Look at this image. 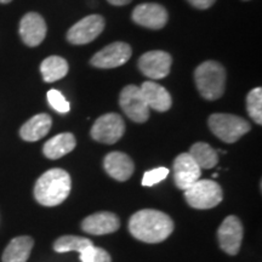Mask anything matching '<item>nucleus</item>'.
Instances as JSON below:
<instances>
[{"mask_svg": "<svg viewBox=\"0 0 262 262\" xmlns=\"http://www.w3.org/2000/svg\"><path fill=\"white\" fill-rule=\"evenodd\" d=\"M247 111L255 123L262 124V89L255 88L247 96Z\"/></svg>", "mask_w": 262, "mask_h": 262, "instance_id": "24", "label": "nucleus"}, {"mask_svg": "<svg viewBox=\"0 0 262 262\" xmlns=\"http://www.w3.org/2000/svg\"><path fill=\"white\" fill-rule=\"evenodd\" d=\"M125 133V123L117 113H107L97 118L91 127V136L95 141L113 145L122 139Z\"/></svg>", "mask_w": 262, "mask_h": 262, "instance_id": "6", "label": "nucleus"}, {"mask_svg": "<svg viewBox=\"0 0 262 262\" xmlns=\"http://www.w3.org/2000/svg\"><path fill=\"white\" fill-rule=\"evenodd\" d=\"M140 91L148 108L158 111V112H166L171 107V96L169 91L162 85L153 83V81H145L141 85Z\"/></svg>", "mask_w": 262, "mask_h": 262, "instance_id": "17", "label": "nucleus"}, {"mask_svg": "<svg viewBox=\"0 0 262 262\" xmlns=\"http://www.w3.org/2000/svg\"><path fill=\"white\" fill-rule=\"evenodd\" d=\"M131 54H133V50L129 44L123 41H116L95 54L90 63L94 67L103 68V70L117 68L126 63L130 60Z\"/></svg>", "mask_w": 262, "mask_h": 262, "instance_id": "9", "label": "nucleus"}, {"mask_svg": "<svg viewBox=\"0 0 262 262\" xmlns=\"http://www.w3.org/2000/svg\"><path fill=\"white\" fill-rule=\"evenodd\" d=\"M187 2L196 9L205 10V9H209L210 6L214 5V3L216 2V0H187Z\"/></svg>", "mask_w": 262, "mask_h": 262, "instance_id": "28", "label": "nucleus"}, {"mask_svg": "<svg viewBox=\"0 0 262 262\" xmlns=\"http://www.w3.org/2000/svg\"><path fill=\"white\" fill-rule=\"evenodd\" d=\"M72 180L63 169H51L44 172L34 186V198L44 206H56L70 195Z\"/></svg>", "mask_w": 262, "mask_h": 262, "instance_id": "2", "label": "nucleus"}, {"mask_svg": "<svg viewBox=\"0 0 262 262\" xmlns=\"http://www.w3.org/2000/svg\"><path fill=\"white\" fill-rule=\"evenodd\" d=\"M209 127L215 136L226 143H234L250 131V124L234 114L214 113L209 118Z\"/></svg>", "mask_w": 262, "mask_h": 262, "instance_id": "4", "label": "nucleus"}, {"mask_svg": "<svg viewBox=\"0 0 262 262\" xmlns=\"http://www.w3.org/2000/svg\"><path fill=\"white\" fill-rule=\"evenodd\" d=\"M188 155L192 157L201 169H211L219 162L217 152L205 142L194 143L189 149Z\"/></svg>", "mask_w": 262, "mask_h": 262, "instance_id": "22", "label": "nucleus"}, {"mask_svg": "<svg viewBox=\"0 0 262 262\" xmlns=\"http://www.w3.org/2000/svg\"><path fill=\"white\" fill-rule=\"evenodd\" d=\"M129 231L139 241L156 244L169 238L173 231V222L165 212L145 209L131 216Z\"/></svg>", "mask_w": 262, "mask_h": 262, "instance_id": "1", "label": "nucleus"}, {"mask_svg": "<svg viewBox=\"0 0 262 262\" xmlns=\"http://www.w3.org/2000/svg\"><path fill=\"white\" fill-rule=\"evenodd\" d=\"M186 202L194 209H211L222 202L224 194L219 183L211 180H198L185 191Z\"/></svg>", "mask_w": 262, "mask_h": 262, "instance_id": "5", "label": "nucleus"}, {"mask_svg": "<svg viewBox=\"0 0 262 262\" xmlns=\"http://www.w3.org/2000/svg\"><path fill=\"white\" fill-rule=\"evenodd\" d=\"M172 58L170 54L162 50H153L143 54L139 60V68L150 79H163L168 77Z\"/></svg>", "mask_w": 262, "mask_h": 262, "instance_id": "11", "label": "nucleus"}, {"mask_svg": "<svg viewBox=\"0 0 262 262\" xmlns=\"http://www.w3.org/2000/svg\"><path fill=\"white\" fill-rule=\"evenodd\" d=\"M194 79L196 89L205 100H217L225 93L226 71L219 62L206 61L199 64L195 68Z\"/></svg>", "mask_w": 262, "mask_h": 262, "instance_id": "3", "label": "nucleus"}, {"mask_svg": "<svg viewBox=\"0 0 262 262\" xmlns=\"http://www.w3.org/2000/svg\"><path fill=\"white\" fill-rule=\"evenodd\" d=\"M202 169L188 153H181L173 162V180L178 188L186 189L201 180Z\"/></svg>", "mask_w": 262, "mask_h": 262, "instance_id": "12", "label": "nucleus"}, {"mask_svg": "<svg viewBox=\"0 0 262 262\" xmlns=\"http://www.w3.org/2000/svg\"><path fill=\"white\" fill-rule=\"evenodd\" d=\"M52 120L49 114L40 113L32 117L19 130V136L28 142H34L47 136L51 129Z\"/></svg>", "mask_w": 262, "mask_h": 262, "instance_id": "18", "label": "nucleus"}, {"mask_svg": "<svg viewBox=\"0 0 262 262\" xmlns=\"http://www.w3.org/2000/svg\"><path fill=\"white\" fill-rule=\"evenodd\" d=\"M243 225L237 216H227L217 231L219 243L222 250L228 255H237L243 241Z\"/></svg>", "mask_w": 262, "mask_h": 262, "instance_id": "10", "label": "nucleus"}, {"mask_svg": "<svg viewBox=\"0 0 262 262\" xmlns=\"http://www.w3.org/2000/svg\"><path fill=\"white\" fill-rule=\"evenodd\" d=\"M33 245L34 241L28 235L14 238L3 253V262H27Z\"/></svg>", "mask_w": 262, "mask_h": 262, "instance_id": "20", "label": "nucleus"}, {"mask_svg": "<svg viewBox=\"0 0 262 262\" xmlns=\"http://www.w3.org/2000/svg\"><path fill=\"white\" fill-rule=\"evenodd\" d=\"M19 35L27 47L35 48L40 45L47 35V24L37 12H28L21 19Z\"/></svg>", "mask_w": 262, "mask_h": 262, "instance_id": "14", "label": "nucleus"}, {"mask_svg": "<svg viewBox=\"0 0 262 262\" xmlns=\"http://www.w3.org/2000/svg\"><path fill=\"white\" fill-rule=\"evenodd\" d=\"M40 71L44 81L54 83L66 77L68 73V63L63 57L50 56L41 62Z\"/></svg>", "mask_w": 262, "mask_h": 262, "instance_id": "21", "label": "nucleus"}, {"mask_svg": "<svg viewBox=\"0 0 262 262\" xmlns=\"http://www.w3.org/2000/svg\"><path fill=\"white\" fill-rule=\"evenodd\" d=\"M48 101L50 106L54 108L58 113H68L71 110V104L66 100L63 95H62L58 90L52 89L48 93Z\"/></svg>", "mask_w": 262, "mask_h": 262, "instance_id": "26", "label": "nucleus"}, {"mask_svg": "<svg viewBox=\"0 0 262 262\" xmlns=\"http://www.w3.org/2000/svg\"><path fill=\"white\" fill-rule=\"evenodd\" d=\"M80 261L81 262H112L110 254L102 248L89 245L80 251Z\"/></svg>", "mask_w": 262, "mask_h": 262, "instance_id": "25", "label": "nucleus"}, {"mask_svg": "<svg viewBox=\"0 0 262 262\" xmlns=\"http://www.w3.org/2000/svg\"><path fill=\"white\" fill-rule=\"evenodd\" d=\"M168 175H169V169L164 168V166L149 170V171H146L145 175H143L142 186H147V187L155 186L157 183H159L160 181H163V180L168 178Z\"/></svg>", "mask_w": 262, "mask_h": 262, "instance_id": "27", "label": "nucleus"}, {"mask_svg": "<svg viewBox=\"0 0 262 262\" xmlns=\"http://www.w3.org/2000/svg\"><path fill=\"white\" fill-rule=\"evenodd\" d=\"M104 28V18L100 15H90L72 26L67 33L71 44L83 45L95 40Z\"/></svg>", "mask_w": 262, "mask_h": 262, "instance_id": "8", "label": "nucleus"}, {"mask_svg": "<svg viewBox=\"0 0 262 262\" xmlns=\"http://www.w3.org/2000/svg\"><path fill=\"white\" fill-rule=\"evenodd\" d=\"M133 21L142 27L160 29L168 22V11L165 8L155 3L137 5L133 11Z\"/></svg>", "mask_w": 262, "mask_h": 262, "instance_id": "13", "label": "nucleus"}, {"mask_svg": "<svg viewBox=\"0 0 262 262\" xmlns=\"http://www.w3.org/2000/svg\"><path fill=\"white\" fill-rule=\"evenodd\" d=\"M103 166L108 175L117 181L129 180L135 169L133 159L122 152L108 153L103 160Z\"/></svg>", "mask_w": 262, "mask_h": 262, "instance_id": "16", "label": "nucleus"}, {"mask_svg": "<svg viewBox=\"0 0 262 262\" xmlns=\"http://www.w3.org/2000/svg\"><path fill=\"white\" fill-rule=\"evenodd\" d=\"M110 4L112 5H116V6H123V5H126L129 4L131 0H107Z\"/></svg>", "mask_w": 262, "mask_h": 262, "instance_id": "29", "label": "nucleus"}, {"mask_svg": "<svg viewBox=\"0 0 262 262\" xmlns=\"http://www.w3.org/2000/svg\"><path fill=\"white\" fill-rule=\"evenodd\" d=\"M10 2H11V0H0V3H3V4H8Z\"/></svg>", "mask_w": 262, "mask_h": 262, "instance_id": "30", "label": "nucleus"}, {"mask_svg": "<svg viewBox=\"0 0 262 262\" xmlns=\"http://www.w3.org/2000/svg\"><path fill=\"white\" fill-rule=\"evenodd\" d=\"M119 104L124 113L135 123H145L149 118V108L143 100L140 88L127 85L120 93Z\"/></svg>", "mask_w": 262, "mask_h": 262, "instance_id": "7", "label": "nucleus"}, {"mask_svg": "<svg viewBox=\"0 0 262 262\" xmlns=\"http://www.w3.org/2000/svg\"><path fill=\"white\" fill-rule=\"evenodd\" d=\"M77 146L73 134L63 133L54 136L42 147V153L49 159H58L72 152Z\"/></svg>", "mask_w": 262, "mask_h": 262, "instance_id": "19", "label": "nucleus"}, {"mask_svg": "<svg viewBox=\"0 0 262 262\" xmlns=\"http://www.w3.org/2000/svg\"><path fill=\"white\" fill-rule=\"evenodd\" d=\"M93 245L90 239L78 235H63L54 243V250L56 253H68V251H83L85 248Z\"/></svg>", "mask_w": 262, "mask_h": 262, "instance_id": "23", "label": "nucleus"}, {"mask_svg": "<svg viewBox=\"0 0 262 262\" xmlns=\"http://www.w3.org/2000/svg\"><path fill=\"white\" fill-rule=\"evenodd\" d=\"M120 227V220L119 217L113 212L102 211V212H96L88 216L86 219H84L81 222V228L84 232L89 234L95 235H102L113 233L119 229Z\"/></svg>", "mask_w": 262, "mask_h": 262, "instance_id": "15", "label": "nucleus"}]
</instances>
